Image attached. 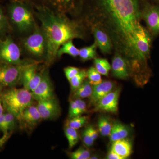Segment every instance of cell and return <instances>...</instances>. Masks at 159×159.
Returning <instances> with one entry per match:
<instances>
[{"instance_id":"31","label":"cell","mask_w":159,"mask_h":159,"mask_svg":"<svg viewBox=\"0 0 159 159\" xmlns=\"http://www.w3.org/2000/svg\"><path fill=\"white\" fill-rule=\"evenodd\" d=\"M81 138L84 144L87 147H90L93 145L95 141L93 140L91 136L89 125L83 130L81 134Z\"/></svg>"},{"instance_id":"14","label":"cell","mask_w":159,"mask_h":159,"mask_svg":"<svg viewBox=\"0 0 159 159\" xmlns=\"http://www.w3.org/2000/svg\"><path fill=\"white\" fill-rule=\"evenodd\" d=\"M112 74L119 79H127L130 76L129 66L126 60L121 54L116 52L112 61Z\"/></svg>"},{"instance_id":"28","label":"cell","mask_w":159,"mask_h":159,"mask_svg":"<svg viewBox=\"0 0 159 159\" xmlns=\"http://www.w3.org/2000/svg\"><path fill=\"white\" fill-rule=\"evenodd\" d=\"M70 158L72 159H90L91 154L90 151L85 147H81L73 152L67 153Z\"/></svg>"},{"instance_id":"17","label":"cell","mask_w":159,"mask_h":159,"mask_svg":"<svg viewBox=\"0 0 159 159\" xmlns=\"http://www.w3.org/2000/svg\"><path fill=\"white\" fill-rule=\"evenodd\" d=\"M111 148L125 159L130 156L132 146L130 141L126 138L113 142Z\"/></svg>"},{"instance_id":"1","label":"cell","mask_w":159,"mask_h":159,"mask_svg":"<svg viewBox=\"0 0 159 159\" xmlns=\"http://www.w3.org/2000/svg\"><path fill=\"white\" fill-rule=\"evenodd\" d=\"M34 13L47 39L48 54L45 61L47 66L57 59V51L63 44L74 39L86 38L89 29L80 20L42 7L34 9Z\"/></svg>"},{"instance_id":"32","label":"cell","mask_w":159,"mask_h":159,"mask_svg":"<svg viewBox=\"0 0 159 159\" xmlns=\"http://www.w3.org/2000/svg\"><path fill=\"white\" fill-rule=\"evenodd\" d=\"M80 70L78 68L73 66H68L64 69V72L66 79L69 81Z\"/></svg>"},{"instance_id":"10","label":"cell","mask_w":159,"mask_h":159,"mask_svg":"<svg viewBox=\"0 0 159 159\" xmlns=\"http://www.w3.org/2000/svg\"><path fill=\"white\" fill-rule=\"evenodd\" d=\"M142 19L146 23L151 34H159V7L146 4L142 9Z\"/></svg>"},{"instance_id":"5","label":"cell","mask_w":159,"mask_h":159,"mask_svg":"<svg viewBox=\"0 0 159 159\" xmlns=\"http://www.w3.org/2000/svg\"><path fill=\"white\" fill-rule=\"evenodd\" d=\"M34 9L46 8L59 13L70 15L77 19L81 12L82 0H19Z\"/></svg>"},{"instance_id":"8","label":"cell","mask_w":159,"mask_h":159,"mask_svg":"<svg viewBox=\"0 0 159 159\" xmlns=\"http://www.w3.org/2000/svg\"><path fill=\"white\" fill-rule=\"evenodd\" d=\"M39 61L30 64L24 69L21 76L20 84L23 88L31 92L37 87L42 78L43 68L39 71Z\"/></svg>"},{"instance_id":"16","label":"cell","mask_w":159,"mask_h":159,"mask_svg":"<svg viewBox=\"0 0 159 159\" xmlns=\"http://www.w3.org/2000/svg\"><path fill=\"white\" fill-rule=\"evenodd\" d=\"M116 83L110 80L102 81L100 83L93 85V92L89 98V104L95 106L103 97L116 87Z\"/></svg>"},{"instance_id":"11","label":"cell","mask_w":159,"mask_h":159,"mask_svg":"<svg viewBox=\"0 0 159 159\" xmlns=\"http://www.w3.org/2000/svg\"><path fill=\"white\" fill-rule=\"evenodd\" d=\"M37 102L36 106L42 120H53L59 116L61 108L55 97Z\"/></svg>"},{"instance_id":"20","label":"cell","mask_w":159,"mask_h":159,"mask_svg":"<svg viewBox=\"0 0 159 159\" xmlns=\"http://www.w3.org/2000/svg\"><path fill=\"white\" fill-rule=\"evenodd\" d=\"M13 33L9 19L4 9L0 6V39Z\"/></svg>"},{"instance_id":"25","label":"cell","mask_w":159,"mask_h":159,"mask_svg":"<svg viewBox=\"0 0 159 159\" xmlns=\"http://www.w3.org/2000/svg\"><path fill=\"white\" fill-rule=\"evenodd\" d=\"M95 68L101 75L108 76L111 67L108 61L105 58H96L94 60Z\"/></svg>"},{"instance_id":"18","label":"cell","mask_w":159,"mask_h":159,"mask_svg":"<svg viewBox=\"0 0 159 159\" xmlns=\"http://www.w3.org/2000/svg\"><path fill=\"white\" fill-rule=\"evenodd\" d=\"M129 134V129L127 126L120 122L116 121L113 122L112 127L110 135V139L112 142L126 139Z\"/></svg>"},{"instance_id":"7","label":"cell","mask_w":159,"mask_h":159,"mask_svg":"<svg viewBox=\"0 0 159 159\" xmlns=\"http://www.w3.org/2000/svg\"><path fill=\"white\" fill-rule=\"evenodd\" d=\"M22 51L19 44L15 41L11 34L0 39V63L10 65H20L28 58L22 59Z\"/></svg>"},{"instance_id":"15","label":"cell","mask_w":159,"mask_h":159,"mask_svg":"<svg viewBox=\"0 0 159 159\" xmlns=\"http://www.w3.org/2000/svg\"><path fill=\"white\" fill-rule=\"evenodd\" d=\"M90 30L95 38L97 47L103 54H109L113 48L111 38L105 31L97 26L91 27Z\"/></svg>"},{"instance_id":"30","label":"cell","mask_w":159,"mask_h":159,"mask_svg":"<svg viewBox=\"0 0 159 159\" xmlns=\"http://www.w3.org/2000/svg\"><path fill=\"white\" fill-rule=\"evenodd\" d=\"M5 120L6 127L9 132L13 133L16 126L18 120L17 118L13 114L5 111Z\"/></svg>"},{"instance_id":"24","label":"cell","mask_w":159,"mask_h":159,"mask_svg":"<svg viewBox=\"0 0 159 159\" xmlns=\"http://www.w3.org/2000/svg\"><path fill=\"white\" fill-rule=\"evenodd\" d=\"M65 134L68 142L69 148L71 149L74 147L79 140V135L77 129L66 125L64 128Z\"/></svg>"},{"instance_id":"3","label":"cell","mask_w":159,"mask_h":159,"mask_svg":"<svg viewBox=\"0 0 159 159\" xmlns=\"http://www.w3.org/2000/svg\"><path fill=\"white\" fill-rule=\"evenodd\" d=\"M1 97L5 111L14 115L17 120L25 110L33 104L34 100L31 92L16 87L1 91Z\"/></svg>"},{"instance_id":"35","label":"cell","mask_w":159,"mask_h":159,"mask_svg":"<svg viewBox=\"0 0 159 159\" xmlns=\"http://www.w3.org/2000/svg\"><path fill=\"white\" fill-rule=\"evenodd\" d=\"M0 131L3 133V134L8 133L7 127H6V122L5 120V114L0 116Z\"/></svg>"},{"instance_id":"12","label":"cell","mask_w":159,"mask_h":159,"mask_svg":"<svg viewBox=\"0 0 159 159\" xmlns=\"http://www.w3.org/2000/svg\"><path fill=\"white\" fill-rule=\"evenodd\" d=\"M120 92V89L118 88L109 93L94 106V111L111 113H116Z\"/></svg>"},{"instance_id":"36","label":"cell","mask_w":159,"mask_h":159,"mask_svg":"<svg viewBox=\"0 0 159 159\" xmlns=\"http://www.w3.org/2000/svg\"><path fill=\"white\" fill-rule=\"evenodd\" d=\"M12 133L9 132L6 134H3V136L0 138V149L2 148L4 145L8 142L10 139Z\"/></svg>"},{"instance_id":"23","label":"cell","mask_w":159,"mask_h":159,"mask_svg":"<svg viewBox=\"0 0 159 159\" xmlns=\"http://www.w3.org/2000/svg\"><path fill=\"white\" fill-rule=\"evenodd\" d=\"M97 45L96 43L88 47L80 49L79 56L81 61H87L90 60L95 59L97 57Z\"/></svg>"},{"instance_id":"6","label":"cell","mask_w":159,"mask_h":159,"mask_svg":"<svg viewBox=\"0 0 159 159\" xmlns=\"http://www.w3.org/2000/svg\"><path fill=\"white\" fill-rule=\"evenodd\" d=\"M36 61H38L28 58L25 62L20 65L0 63V92L5 89L15 87L20 84L24 69L30 64Z\"/></svg>"},{"instance_id":"13","label":"cell","mask_w":159,"mask_h":159,"mask_svg":"<svg viewBox=\"0 0 159 159\" xmlns=\"http://www.w3.org/2000/svg\"><path fill=\"white\" fill-rule=\"evenodd\" d=\"M42 120L37 106L31 105L23 111L18 120L20 127L27 131H31Z\"/></svg>"},{"instance_id":"4","label":"cell","mask_w":159,"mask_h":159,"mask_svg":"<svg viewBox=\"0 0 159 159\" xmlns=\"http://www.w3.org/2000/svg\"><path fill=\"white\" fill-rule=\"evenodd\" d=\"M19 39V44L23 54H26L30 59L45 62L48 54V44L39 25L31 34Z\"/></svg>"},{"instance_id":"34","label":"cell","mask_w":159,"mask_h":159,"mask_svg":"<svg viewBox=\"0 0 159 159\" xmlns=\"http://www.w3.org/2000/svg\"><path fill=\"white\" fill-rule=\"evenodd\" d=\"M78 116L77 115V102L74 99H71L69 106V119Z\"/></svg>"},{"instance_id":"19","label":"cell","mask_w":159,"mask_h":159,"mask_svg":"<svg viewBox=\"0 0 159 159\" xmlns=\"http://www.w3.org/2000/svg\"><path fill=\"white\" fill-rule=\"evenodd\" d=\"M93 85L86 79L83 83L73 92L72 98L71 99H83L84 98H89L93 92Z\"/></svg>"},{"instance_id":"21","label":"cell","mask_w":159,"mask_h":159,"mask_svg":"<svg viewBox=\"0 0 159 159\" xmlns=\"http://www.w3.org/2000/svg\"><path fill=\"white\" fill-rule=\"evenodd\" d=\"M97 124L100 134L103 137L109 136L113 125L110 118L108 116L102 115L98 118Z\"/></svg>"},{"instance_id":"39","label":"cell","mask_w":159,"mask_h":159,"mask_svg":"<svg viewBox=\"0 0 159 159\" xmlns=\"http://www.w3.org/2000/svg\"><path fill=\"white\" fill-rule=\"evenodd\" d=\"M5 112V110L3 107L2 102V99L1 97V92H0V116L2 115Z\"/></svg>"},{"instance_id":"26","label":"cell","mask_w":159,"mask_h":159,"mask_svg":"<svg viewBox=\"0 0 159 159\" xmlns=\"http://www.w3.org/2000/svg\"><path fill=\"white\" fill-rule=\"evenodd\" d=\"M87 78V70H80L79 73L70 80L69 82L70 84L71 92L73 93L81 85Z\"/></svg>"},{"instance_id":"9","label":"cell","mask_w":159,"mask_h":159,"mask_svg":"<svg viewBox=\"0 0 159 159\" xmlns=\"http://www.w3.org/2000/svg\"><path fill=\"white\" fill-rule=\"evenodd\" d=\"M31 94L34 100L37 102L55 97L48 67L45 66L43 68L41 80L35 89L31 92Z\"/></svg>"},{"instance_id":"29","label":"cell","mask_w":159,"mask_h":159,"mask_svg":"<svg viewBox=\"0 0 159 159\" xmlns=\"http://www.w3.org/2000/svg\"><path fill=\"white\" fill-rule=\"evenodd\" d=\"M87 78L93 85L99 84L102 81L101 74H99L95 67H91L87 70Z\"/></svg>"},{"instance_id":"33","label":"cell","mask_w":159,"mask_h":159,"mask_svg":"<svg viewBox=\"0 0 159 159\" xmlns=\"http://www.w3.org/2000/svg\"><path fill=\"white\" fill-rule=\"evenodd\" d=\"M74 100L77 102V115L79 116H82L87 111V107L85 101L83 99H75Z\"/></svg>"},{"instance_id":"38","label":"cell","mask_w":159,"mask_h":159,"mask_svg":"<svg viewBox=\"0 0 159 159\" xmlns=\"http://www.w3.org/2000/svg\"><path fill=\"white\" fill-rule=\"evenodd\" d=\"M89 126L90 132L91 136L93 138V140L95 142V141L97 140L98 137V130L94 128L93 125H89Z\"/></svg>"},{"instance_id":"22","label":"cell","mask_w":159,"mask_h":159,"mask_svg":"<svg viewBox=\"0 0 159 159\" xmlns=\"http://www.w3.org/2000/svg\"><path fill=\"white\" fill-rule=\"evenodd\" d=\"M79 50L73 43V40L63 44L58 49L57 58H60L64 54H68L72 57H76L79 56Z\"/></svg>"},{"instance_id":"2","label":"cell","mask_w":159,"mask_h":159,"mask_svg":"<svg viewBox=\"0 0 159 159\" xmlns=\"http://www.w3.org/2000/svg\"><path fill=\"white\" fill-rule=\"evenodd\" d=\"M6 14L12 28L19 38L31 34L39 24L36 21L34 9L29 4L19 0H9Z\"/></svg>"},{"instance_id":"27","label":"cell","mask_w":159,"mask_h":159,"mask_svg":"<svg viewBox=\"0 0 159 159\" xmlns=\"http://www.w3.org/2000/svg\"><path fill=\"white\" fill-rule=\"evenodd\" d=\"M89 119V117L87 116H80L74 117L68 119L66 125L77 130L85 125L88 122Z\"/></svg>"},{"instance_id":"37","label":"cell","mask_w":159,"mask_h":159,"mask_svg":"<svg viewBox=\"0 0 159 159\" xmlns=\"http://www.w3.org/2000/svg\"><path fill=\"white\" fill-rule=\"evenodd\" d=\"M107 159H123V158L120 157L118 154L116 153L115 151H114L112 149H110L109 151L108 154H107Z\"/></svg>"}]
</instances>
